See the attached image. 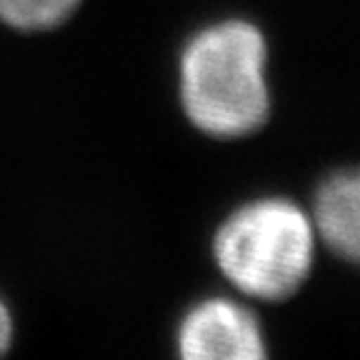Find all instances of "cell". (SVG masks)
Returning <instances> with one entry per match:
<instances>
[{"label": "cell", "instance_id": "1", "mask_svg": "<svg viewBox=\"0 0 360 360\" xmlns=\"http://www.w3.org/2000/svg\"><path fill=\"white\" fill-rule=\"evenodd\" d=\"M180 105L193 128L240 141L270 118L268 40L255 22L225 18L200 28L180 51Z\"/></svg>", "mask_w": 360, "mask_h": 360}, {"label": "cell", "instance_id": "2", "mask_svg": "<svg viewBox=\"0 0 360 360\" xmlns=\"http://www.w3.org/2000/svg\"><path fill=\"white\" fill-rule=\"evenodd\" d=\"M310 215L290 198H255L233 210L213 236L218 270L238 292L281 303L292 298L315 263Z\"/></svg>", "mask_w": 360, "mask_h": 360}, {"label": "cell", "instance_id": "3", "mask_svg": "<svg viewBox=\"0 0 360 360\" xmlns=\"http://www.w3.org/2000/svg\"><path fill=\"white\" fill-rule=\"evenodd\" d=\"M175 353L183 360H263L268 345L253 310L231 298H205L180 318Z\"/></svg>", "mask_w": 360, "mask_h": 360}, {"label": "cell", "instance_id": "4", "mask_svg": "<svg viewBox=\"0 0 360 360\" xmlns=\"http://www.w3.org/2000/svg\"><path fill=\"white\" fill-rule=\"evenodd\" d=\"M315 238H321L330 253L355 263L360 248V178L353 168L335 170L323 180L313 198Z\"/></svg>", "mask_w": 360, "mask_h": 360}, {"label": "cell", "instance_id": "5", "mask_svg": "<svg viewBox=\"0 0 360 360\" xmlns=\"http://www.w3.org/2000/svg\"><path fill=\"white\" fill-rule=\"evenodd\" d=\"M83 0H0V22L22 33H43L70 20Z\"/></svg>", "mask_w": 360, "mask_h": 360}, {"label": "cell", "instance_id": "6", "mask_svg": "<svg viewBox=\"0 0 360 360\" xmlns=\"http://www.w3.org/2000/svg\"><path fill=\"white\" fill-rule=\"evenodd\" d=\"M15 340V326H13V315L8 310L6 300L0 298V355H6Z\"/></svg>", "mask_w": 360, "mask_h": 360}]
</instances>
